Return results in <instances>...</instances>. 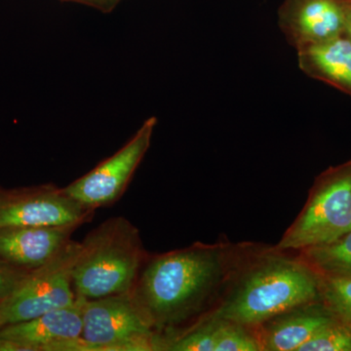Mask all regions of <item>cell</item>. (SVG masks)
<instances>
[{
    "label": "cell",
    "instance_id": "obj_17",
    "mask_svg": "<svg viewBox=\"0 0 351 351\" xmlns=\"http://www.w3.org/2000/svg\"><path fill=\"white\" fill-rule=\"evenodd\" d=\"M29 274V270L18 269L0 261V304L17 290Z\"/></svg>",
    "mask_w": 351,
    "mask_h": 351
},
{
    "label": "cell",
    "instance_id": "obj_15",
    "mask_svg": "<svg viewBox=\"0 0 351 351\" xmlns=\"http://www.w3.org/2000/svg\"><path fill=\"white\" fill-rule=\"evenodd\" d=\"M320 299L339 323L351 328V278L320 276Z\"/></svg>",
    "mask_w": 351,
    "mask_h": 351
},
{
    "label": "cell",
    "instance_id": "obj_9",
    "mask_svg": "<svg viewBox=\"0 0 351 351\" xmlns=\"http://www.w3.org/2000/svg\"><path fill=\"white\" fill-rule=\"evenodd\" d=\"M278 25L295 51L345 34V0H284Z\"/></svg>",
    "mask_w": 351,
    "mask_h": 351
},
{
    "label": "cell",
    "instance_id": "obj_8",
    "mask_svg": "<svg viewBox=\"0 0 351 351\" xmlns=\"http://www.w3.org/2000/svg\"><path fill=\"white\" fill-rule=\"evenodd\" d=\"M94 214L53 184L15 189L0 186V228L82 226Z\"/></svg>",
    "mask_w": 351,
    "mask_h": 351
},
{
    "label": "cell",
    "instance_id": "obj_19",
    "mask_svg": "<svg viewBox=\"0 0 351 351\" xmlns=\"http://www.w3.org/2000/svg\"><path fill=\"white\" fill-rule=\"evenodd\" d=\"M345 34L351 39V0H345Z\"/></svg>",
    "mask_w": 351,
    "mask_h": 351
},
{
    "label": "cell",
    "instance_id": "obj_1",
    "mask_svg": "<svg viewBox=\"0 0 351 351\" xmlns=\"http://www.w3.org/2000/svg\"><path fill=\"white\" fill-rule=\"evenodd\" d=\"M252 245L196 242L147 254L130 295L158 338L160 351L164 341L213 311Z\"/></svg>",
    "mask_w": 351,
    "mask_h": 351
},
{
    "label": "cell",
    "instance_id": "obj_16",
    "mask_svg": "<svg viewBox=\"0 0 351 351\" xmlns=\"http://www.w3.org/2000/svg\"><path fill=\"white\" fill-rule=\"evenodd\" d=\"M299 351H351V328L335 323L309 339Z\"/></svg>",
    "mask_w": 351,
    "mask_h": 351
},
{
    "label": "cell",
    "instance_id": "obj_11",
    "mask_svg": "<svg viewBox=\"0 0 351 351\" xmlns=\"http://www.w3.org/2000/svg\"><path fill=\"white\" fill-rule=\"evenodd\" d=\"M80 226L0 228V261L29 271L38 269L68 243Z\"/></svg>",
    "mask_w": 351,
    "mask_h": 351
},
{
    "label": "cell",
    "instance_id": "obj_12",
    "mask_svg": "<svg viewBox=\"0 0 351 351\" xmlns=\"http://www.w3.org/2000/svg\"><path fill=\"white\" fill-rule=\"evenodd\" d=\"M82 304L44 313L32 319L7 325L0 329V339L13 341L18 351H59L62 346L80 339Z\"/></svg>",
    "mask_w": 351,
    "mask_h": 351
},
{
    "label": "cell",
    "instance_id": "obj_2",
    "mask_svg": "<svg viewBox=\"0 0 351 351\" xmlns=\"http://www.w3.org/2000/svg\"><path fill=\"white\" fill-rule=\"evenodd\" d=\"M320 300L319 274L298 252L253 244L206 315L256 329L291 307Z\"/></svg>",
    "mask_w": 351,
    "mask_h": 351
},
{
    "label": "cell",
    "instance_id": "obj_18",
    "mask_svg": "<svg viewBox=\"0 0 351 351\" xmlns=\"http://www.w3.org/2000/svg\"><path fill=\"white\" fill-rule=\"evenodd\" d=\"M64 2H75L97 9L103 13H110L117 8L121 0H61Z\"/></svg>",
    "mask_w": 351,
    "mask_h": 351
},
{
    "label": "cell",
    "instance_id": "obj_3",
    "mask_svg": "<svg viewBox=\"0 0 351 351\" xmlns=\"http://www.w3.org/2000/svg\"><path fill=\"white\" fill-rule=\"evenodd\" d=\"M147 254L140 230L129 219H106L80 242L73 270L76 300L91 301L128 294Z\"/></svg>",
    "mask_w": 351,
    "mask_h": 351
},
{
    "label": "cell",
    "instance_id": "obj_4",
    "mask_svg": "<svg viewBox=\"0 0 351 351\" xmlns=\"http://www.w3.org/2000/svg\"><path fill=\"white\" fill-rule=\"evenodd\" d=\"M350 230L351 159L315 178L301 213L274 247L300 252L331 243Z\"/></svg>",
    "mask_w": 351,
    "mask_h": 351
},
{
    "label": "cell",
    "instance_id": "obj_6",
    "mask_svg": "<svg viewBox=\"0 0 351 351\" xmlns=\"http://www.w3.org/2000/svg\"><path fill=\"white\" fill-rule=\"evenodd\" d=\"M80 252V242L71 239L47 263L29 271L0 304V329L75 304L73 270Z\"/></svg>",
    "mask_w": 351,
    "mask_h": 351
},
{
    "label": "cell",
    "instance_id": "obj_5",
    "mask_svg": "<svg viewBox=\"0 0 351 351\" xmlns=\"http://www.w3.org/2000/svg\"><path fill=\"white\" fill-rule=\"evenodd\" d=\"M78 302L82 309V337L64 345L62 351H160L158 338L130 293Z\"/></svg>",
    "mask_w": 351,
    "mask_h": 351
},
{
    "label": "cell",
    "instance_id": "obj_14",
    "mask_svg": "<svg viewBox=\"0 0 351 351\" xmlns=\"http://www.w3.org/2000/svg\"><path fill=\"white\" fill-rule=\"evenodd\" d=\"M298 253L320 276L351 278V230L331 243Z\"/></svg>",
    "mask_w": 351,
    "mask_h": 351
},
{
    "label": "cell",
    "instance_id": "obj_10",
    "mask_svg": "<svg viewBox=\"0 0 351 351\" xmlns=\"http://www.w3.org/2000/svg\"><path fill=\"white\" fill-rule=\"evenodd\" d=\"M339 322L322 301L304 302L256 328L262 351H299L309 339Z\"/></svg>",
    "mask_w": 351,
    "mask_h": 351
},
{
    "label": "cell",
    "instance_id": "obj_13",
    "mask_svg": "<svg viewBox=\"0 0 351 351\" xmlns=\"http://www.w3.org/2000/svg\"><path fill=\"white\" fill-rule=\"evenodd\" d=\"M302 73L351 97V39L346 34L298 51Z\"/></svg>",
    "mask_w": 351,
    "mask_h": 351
},
{
    "label": "cell",
    "instance_id": "obj_7",
    "mask_svg": "<svg viewBox=\"0 0 351 351\" xmlns=\"http://www.w3.org/2000/svg\"><path fill=\"white\" fill-rule=\"evenodd\" d=\"M156 124V117L145 119L121 149L63 188L64 193L92 211L112 206L124 195L149 151Z\"/></svg>",
    "mask_w": 351,
    "mask_h": 351
}]
</instances>
